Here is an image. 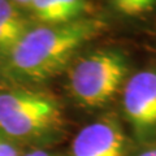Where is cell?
I'll use <instances>...</instances> for the list:
<instances>
[{"mask_svg": "<svg viewBox=\"0 0 156 156\" xmlns=\"http://www.w3.org/2000/svg\"><path fill=\"white\" fill-rule=\"evenodd\" d=\"M105 27V21L92 16L62 25L31 27L0 61L3 74L21 87L44 83L66 70L77 52Z\"/></svg>", "mask_w": 156, "mask_h": 156, "instance_id": "cell-1", "label": "cell"}, {"mask_svg": "<svg viewBox=\"0 0 156 156\" xmlns=\"http://www.w3.org/2000/svg\"><path fill=\"white\" fill-rule=\"evenodd\" d=\"M64 112L50 92L17 87L0 91V133L42 148L64 131Z\"/></svg>", "mask_w": 156, "mask_h": 156, "instance_id": "cell-2", "label": "cell"}, {"mask_svg": "<svg viewBox=\"0 0 156 156\" xmlns=\"http://www.w3.org/2000/svg\"><path fill=\"white\" fill-rule=\"evenodd\" d=\"M128 72V58L121 51L98 50L69 65L68 90L82 108H103L124 87Z\"/></svg>", "mask_w": 156, "mask_h": 156, "instance_id": "cell-3", "label": "cell"}, {"mask_svg": "<svg viewBox=\"0 0 156 156\" xmlns=\"http://www.w3.org/2000/svg\"><path fill=\"white\" fill-rule=\"evenodd\" d=\"M122 113L135 138L143 144L156 138V69L134 73L125 81Z\"/></svg>", "mask_w": 156, "mask_h": 156, "instance_id": "cell-4", "label": "cell"}, {"mask_svg": "<svg viewBox=\"0 0 156 156\" xmlns=\"http://www.w3.org/2000/svg\"><path fill=\"white\" fill-rule=\"evenodd\" d=\"M125 144L121 124L115 117L105 116L78 131L69 156H125Z\"/></svg>", "mask_w": 156, "mask_h": 156, "instance_id": "cell-5", "label": "cell"}, {"mask_svg": "<svg viewBox=\"0 0 156 156\" xmlns=\"http://www.w3.org/2000/svg\"><path fill=\"white\" fill-rule=\"evenodd\" d=\"M29 8L42 25H62L89 17V0H30Z\"/></svg>", "mask_w": 156, "mask_h": 156, "instance_id": "cell-6", "label": "cell"}, {"mask_svg": "<svg viewBox=\"0 0 156 156\" xmlns=\"http://www.w3.org/2000/svg\"><path fill=\"white\" fill-rule=\"evenodd\" d=\"M31 27L29 18L16 3L0 0V61L9 55Z\"/></svg>", "mask_w": 156, "mask_h": 156, "instance_id": "cell-7", "label": "cell"}, {"mask_svg": "<svg viewBox=\"0 0 156 156\" xmlns=\"http://www.w3.org/2000/svg\"><path fill=\"white\" fill-rule=\"evenodd\" d=\"M111 3L116 11L129 17L140 16L156 7V0H111Z\"/></svg>", "mask_w": 156, "mask_h": 156, "instance_id": "cell-8", "label": "cell"}, {"mask_svg": "<svg viewBox=\"0 0 156 156\" xmlns=\"http://www.w3.org/2000/svg\"><path fill=\"white\" fill-rule=\"evenodd\" d=\"M0 156H22L16 143L0 133Z\"/></svg>", "mask_w": 156, "mask_h": 156, "instance_id": "cell-9", "label": "cell"}, {"mask_svg": "<svg viewBox=\"0 0 156 156\" xmlns=\"http://www.w3.org/2000/svg\"><path fill=\"white\" fill-rule=\"evenodd\" d=\"M131 156H156V143H146Z\"/></svg>", "mask_w": 156, "mask_h": 156, "instance_id": "cell-10", "label": "cell"}, {"mask_svg": "<svg viewBox=\"0 0 156 156\" xmlns=\"http://www.w3.org/2000/svg\"><path fill=\"white\" fill-rule=\"evenodd\" d=\"M22 156H55V155L51 154V152H48V151H46L44 148H38V147H35V148L30 150L29 152L23 154Z\"/></svg>", "mask_w": 156, "mask_h": 156, "instance_id": "cell-11", "label": "cell"}, {"mask_svg": "<svg viewBox=\"0 0 156 156\" xmlns=\"http://www.w3.org/2000/svg\"><path fill=\"white\" fill-rule=\"evenodd\" d=\"M11 2L16 4H22V5H27V0H11Z\"/></svg>", "mask_w": 156, "mask_h": 156, "instance_id": "cell-12", "label": "cell"}]
</instances>
